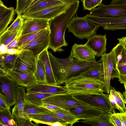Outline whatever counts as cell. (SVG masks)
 Here are the masks:
<instances>
[{
    "mask_svg": "<svg viewBox=\"0 0 126 126\" xmlns=\"http://www.w3.org/2000/svg\"><path fill=\"white\" fill-rule=\"evenodd\" d=\"M79 0L70 5L64 12L49 20V42L48 48L54 52H62V47L67 46L68 44L64 38L65 33L68 25L78 9Z\"/></svg>",
    "mask_w": 126,
    "mask_h": 126,
    "instance_id": "obj_1",
    "label": "cell"
},
{
    "mask_svg": "<svg viewBox=\"0 0 126 126\" xmlns=\"http://www.w3.org/2000/svg\"><path fill=\"white\" fill-rule=\"evenodd\" d=\"M64 84L67 94L72 95L103 92L104 83L101 80L78 76L69 79Z\"/></svg>",
    "mask_w": 126,
    "mask_h": 126,
    "instance_id": "obj_2",
    "label": "cell"
},
{
    "mask_svg": "<svg viewBox=\"0 0 126 126\" xmlns=\"http://www.w3.org/2000/svg\"><path fill=\"white\" fill-rule=\"evenodd\" d=\"M100 26L89 20L86 16L82 17L74 15L69 22L67 28L76 37L83 39L94 35Z\"/></svg>",
    "mask_w": 126,
    "mask_h": 126,
    "instance_id": "obj_3",
    "label": "cell"
},
{
    "mask_svg": "<svg viewBox=\"0 0 126 126\" xmlns=\"http://www.w3.org/2000/svg\"><path fill=\"white\" fill-rule=\"evenodd\" d=\"M78 100L90 105L110 112H115V110L110 104L108 94L103 92L81 94L73 95Z\"/></svg>",
    "mask_w": 126,
    "mask_h": 126,
    "instance_id": "obj_4",
    "label": "cell"
},
{
    "mask_svg": "<svg viewBox=\"0 0 126 126\" xmlns=\"http://www.w3.org/2000/svg\"><path fill=\"white\" fill-rule=\"evenodd\" d=\"M101 57L99 61L102 63L103 67V81L104 86L103 91L109 94L111 87L110 80L115 78H118L119 74L116 68L113 53L112 50L108 53L105 52Z\"/></svg>",
    "mask_w": 126,
    "mask_h": 126,
    "instance_id": "obj_5",
    "label": "cell"
},
{
    "mask_svg": "<svg viewBox=\"0 0 126 126\" xmlns=\"http://www.w3.org/2000/svg\"><path fill=\"white\" fill-rule=\"evenodd\" d=\"M18 86L15 80L4 73L0 74V95L10 107L16 103V89Z\"/></svg>",
    "mask_w": 126,
    "mask_h": 126,
    "instance_id": "obj_6",
    "label": "cell"
},
{
    "mask_svg": "<svg viewBox=\"0 0 126 126\" xmlns=\"http://www.w3.org/2000/svg\"><path fill=\"white\" fill-rule=\"evenodd\" d=\"M15 64L12 69L27 73H34L36 66L37 57L30 50H22L18 55Z\"/></svg>",
    "mask_w": 126,
    "mask_h": 126,
    "instance_id": "obj_7",
    "label": "cell"
},
{
    "mask_svg": "<svg viewBox=\"0 0 126 126\" xmlns=\"http://www.w3.org/2000/svg\"><path fill=\"white\" fill-rule=\"evenodd\" d=\"M41 100L43 103L53 105L67 110L76 106L88 105L78 100L73 95L68 94L53 95Z\"/></svg>",
    "mask_w": 126,
    "mask_h": 126,
    "instance_id": "obj_8",
    "label": "cell"
},
{
    "mask_svg": "<svg viewBox=\"0 0 126 126\" xmlns=\"http://www.w3.org/2000/svg\"><path fill=\"white\" fill-rule=\"evenodd\" d=\"M69 110L79 120L95 118L106 113H111L88 105L76 106L71 108Z\"/></svg>",
    "mask_w": 126,
    "mask_h": 126,
    "instance_id": "obj_9",
    "label": "cell"
},
{
    "mask_svg": "<svg viewBox=\"0 0 126 126\" xmlns=\"http://www.w3.org/2000/svg\"><path fill=\"white\" fill-rule=\"evenodd\" d=\"M69 6L63 3L30 14H22L21 16L24 19L38 18L49 21L65 12Z\"/></svg>",
    "mask_w": 126,
    "mask_h": 126,
    "instance_id": "obj_10",
    "label": "cell"
},
{
    "mask_svg": "<svg viewBox=\"0 0 126 126\" xmlns=\"http://www.w3.org/2000/svg\"><path fill=\"white\" fill-rule=\"evenodd\" d=\"M117 39L119 43L111 50L113 53L119 74L126 75V38L122 37Z\"/></svg>",
    "mask_w": 126,
    "mask_h": 126,
    "instance_id": "obj_11",
    "label": "cell"
},
{
    "mask_svg": "<svg viewBox=\"0 0 126 126\" xmlns=\"http://www.w3.org/2000/svg\"><path fill=\"white\" fill-rule=\"evenodd\" d=\"M88 15L98 16L118 17L126 16V6H119L102 3L91 10Z\"/></svg>",
    "mask_w": 126,
    "mask_h": 126,
    "instance_id": "obj_12",
    "label": "cell"
},
{
    "mask_svg": "<svg viewBox=\"0 0 126 126\" xmlns=\"http://www.w3.org/2000/svg\"><path fill=\"white\" fill-rule=\"evenodd\" d=\"M26 93L25 87L19 86L17 87L16 103L12 109V114L17 120L18 126H23L25 118L24 110L26 102Z\"/></svg>",
    "mask_w": 126,
    "mask_h": 126,
    "instance_id": "obj_13",
    "label": "cell"
},
{
    "mask_svg": "<svg viewBox=\"0 0 126 126\" xmlns=\"http://www.w3.org/2000/svg\"><path fill=\"white\" fill-rule=\"evenodd\" d=\"M49 32L47 33L18 48L20 50L31 51L37 57L45 49L48 48L49 42Z\"/></svg>",
    "mask_w": 126,
    "mask_h": 126,
    "instance_id": "obj_14",
    "label": "cell"
},
{
    "mask_svg": "<svg viewBox=\"0 0 126 126\" xmlns=\"http://www.w3.org/2000/svg\"><path fill=\"white\" fill-rule=\"evenodd\" d=\"M4 73L15 80L18 86L26 87L27 88L37 83L33 73L19 72L12 69H8Z\"/></svg>",
    "mask_w": 126,
    "mask_h": 126,
    "instance_id": "obj_15",
    "label": "cell"
},
{
    "mask_svg": "<svg viewBox=\"0 0 126 126\" xmlns=\"http://www.w3.org/2000/svg\"><path fill=\"white\" fill-rule=\"evenodd\" d=\"M49 21L48 20L28 18L23 21L21 36L49 28Z\"/></svg>",
    "mask_w": 126,
    "mask_h": 126,
    "instance_id": "obj_16",
    "label": "cell"
},
{
    "mask_svg": "<svg viewBox=\"0 0 126 126\" xmlns=\"http://www.w3.org/2000/svg\"><path fill=\"white\" fill-rule=\"evenodd\" d=\"M27 93H47L53 95L67 94L64 86L53 85L45 83H37L32 86L27 88Z\"/></svg>",
    "mask_w": 126,
    "mask_h": 126,
    "instance_id": "obj_17",
    "label": "cell"
},
{
    "mask_svg": "<svg viewBox=\"0 0 126 126\" xmlns=\"http://www.w3.org/2000/svg\"><path fill=\"white\" fill-rule=\"evenodd\" d=\"M107 40L106 34H94L88 39L85 44L95 53L96 56H101L106 51Z\"/></svg>",
    "mask_w": 126,
    "mask_h": 126,
    "instance_id": "obj_18",
    "label": "cell"
},
{
    "mask_svg": "<svg viewBox=\"0 0 126 126\" xmlns=\"http://www.w3.org/2000/svg\"><path fill=\"white\" fill-rule=\"evenodd\" d=\"M71 52L74 58L80 60L85 61H96L95 54L85 44H74Z\"/></svg>",
    "mask_w": 126,
    "mask_h": 126,
    "instance_id": "obj_19",
    "label": "cell"
},
{
    "mask_svg": "<svg viewBox=\"0 0 126 126\" xmlns=\"http://www.w3.org/2000/svg\"><path fill=\"white\" fill-rule=\"evenodd\" d=\"M47 49H46L41 53L38 56V58L41 61L44 67L46 74L45 83L57 86L49 58Z\"/></svg>",
    "mask_w": 126,
    "mask_h": 126,
    "instance_id": "obj_20",
    "label": "cell"
},
{
    "mask_svg": "<svg viewBox=\"0 0 126 126\" xmlns=\"http://www.w3.org/2000/svg\"><path fill=\"white\" fill-rule=\"evenodd\" d=\"M87 19L100 26L117 23L126 21V16L118 17L98 16L87 14L85 16Z\"/></svg>",
    "mask_w": 126,
    "mask_h": 126,
    "instance_id": "obj_21",
    "label": "cell"
},
{
    "mask_svg": "<svg viewBox=\"0 0 126 126\" xmlns=\"http://www.w3.org/2000/svg\"><path fill=\"white\" fill-rule=\"evenodd\" d=\"M27 118L37 124L41 123L45 124L47 123L59 122L65 124L66 126H69L63 120L51 115L50 112L32 115Z\"/></svg>",
    "mask_w": 126,
    "mask_h": 126,
    "instance_id": "obj_22",
    "label": "cell"
},
{
    "mask_svg": "<svg viewBox=\"0 0 126 126\" xmlns=\"http://www.w3.org/2000/svg\"><path fill=\"white\" fill-rule=\"evenodd\" d=\"M63 3V2L58 0H45L28 8L22 14H30Z\"/></svg>",
    "mask_w": 126,
    "mask_h": 126,
    "instance_id": "obj_23",
    "label": "cell"
},
{
    "mask_svg": "<svg viewBox=\"0 0 126 126\" xmlns=\"http://www.w3.org/2000/svg\"><path fill=\"white\" fill-rule=\"evenodd\" d=\"M15 12L14 8L10 7L9 10L0 15V36L6 30L13 20Z\"/></svg>",
    "mask_w": 126,
    "mask_h": 126,
    "instance_id": "obj_24",
    "label": "cell"
},
{
    "mask_svg": "<svg viewBox=\"0 0 126 126\" xmlns=\"http://www.w3.org/2000/svg\"><path fill=\"white\" fill-rule=\"evenodd\" d=\"M100 62L95 66L89 69L78 76L99 79L103 81L104 78L103 67L102 63L101 62Z\"/></svg>",
    "mask_w": 126,
    "mask_h": 126,
    "instance_id": "obj_25",
    "label": "cell"
},
{
    "mask_svg": "<svg viewBox=\"0 0 126 126\" xmlns=\"http://www.w3.org/2000/svg\"><path fill=\"white\" fill-rule=\"evenodd\" d=\"M50 114L53 116L63 120L69 126H72L75 123L79 122V120L69 110L53 111Z\"/></svg>",
    "mask_w": 126,
    "mask_h": 126,
    "instance_id": "obj_26",
    "label": "cell"
},
{
    "mask_svg": "<svg viewBox=\"0 0 126 126\" xmlns=\"http://www.w3.org/2000/svg\"><path fill=\"white\" fill-rule=\"evenodd\" d=\"M18 56V55H11L8 53L0 54V66L3 69V72L7 70L13 69Z\"/></svg>",
    "mask_w": 126,
    "mask_h": 126,
    "instance_id": "obj_27",
    "label": "cell"
},
{
    "mask_svg": "<svg viewBox=\"0 0 126 126\" xmlns=\"http://www.w3.org/2000/svg\"><path fill=\"white\" fill-rule=\"evenodd\" d=\"M53 95L47 93H28L26 94V102L32 105L43 106L41 100Z\"/></svg>",
    "mask_w": 126,
    "mask_h": 126,
    "instance_id": "obj_28",
    "label": "cell"
},
{
    "mask_svg": "<svg viewBox=\"0 0 126 126\" xmlns=\"http://www.w3.org/2000/svg\"><path fill=\"white\" fill-rule=\"evenodd\" d=\"M111 113H107L95 118L86 119L80 122L82 123L96 126H113L110 123L109 118Z\"/></svg>",
    "mask_w": 126,
    "mask_h": 126,
    "instance_id": "obj_29",
    "label": "cell"
},
{
    "mask_svg": "<svg viewBox=\"0 0 126 126\" xmlns=\"http://www.w3.org/2000/svg\"><path fill=\"white\" fill-rule=\"evenodd\" d=\"M49 32V28L47 29L21 36L18 44V48L30 42L47 33Z\"/></svg>",
    "mask_w": 126,
    "mask_h": 126,
    "instance_id": "obj_30",
    "label": "cell"
},
{
    "mask_svg": "<svg viewBox=\"0 0 126 126\" xmlns=\"http://www.w3.org/2000/svg\"><path fill=\"white\" fill-rule=\"evenodd\" d=\"M10 109L0 110V122L4 126H17L18 121Z\"/></svg>",
    "mask_w": 126,
    "mask_h": 126,
    "instance_id": "obj_31",
    "label": "cell"
},
{
    "mask_svg": "<svg viewBox=\"0 0 126 126\" xmlns=\"http://www.w3.org/2000/svg\"><path fill=\"white\" fill-rule=\"evenodd\" d=\"M52 112L50 110L43 106L30 104L25 102L24 110L25 118L32 115L49 113Z\"/></svg>",
    "mask_w": 126,
    "mask_h": 126,
    "instance_id": "obj_32",
    "label": "cell"
},
{
    "mask_svg": "<svg viewBox=\"0 0 126 126\" xmlns=\"http://www.w3.org/2000/svg\"><path fill=\"white\" fill-rule=\"evenodd\" d=\"M109 93L113 95L117 109L119 111L120 113H123L126 111V99L123 94L119 91H116L114 87L111 86Z\"/></svg>",
    "mask_w": 126,
    "mask_h": 126,
    "instance_id": "obj_33",
    "label": "cell"
},
{
    "mask_svg": "<svg viewBox=\"0 0 126 126\" xmlns=\"http://www.w3.org/2000/svg\"><path fill=\"white\" fill-rule=\"evenodd\" d=\"M37 83H45L46 74L44 65L41 62L37 57L36 66L35 70L34 73Z\"/></svg>",
    "mask_w": 126,
    "mask_h": 126,
    "instance_id": "obj_34",
    "label": "cell"
},
{
    "mask_svg": "<svg viewBox=\"0 0 126 126\" xmlns=\"http://www.w3.org/2000/svg\"><path fill=\"white\" fill-rule=\"evenodd\" d=\"M21 30L6 31L0 36V45L3 44L8 45L19 33Z\"/></svg>",
    "mask_w": 126,
    "mask_h": 126,
    "instance_id": "obj_35",
    "label": "cell"
},
{
    "mask_svg": "<svg viewBox=\"0 0 126 126\" xmlns=\"http://www.w3.org/2000/svg\"><path fill=\"white\" fill-rule=\"evenodd\" d=\"M16 0V6L15 11L17 15H21L32 1V0Z\"/></svg>",
    "mask_w": 126,
    "mask_h": 126,
    "instance_id": "obj_36",
    "label": "cell"
},
{
    "mask_svg": "<svg viewBox=\"0 0 126 126\" xmlns=\"http://www.w3.org/2000/svg\"><path fill=\"white\" fill-rule=\"evenodd\" d=\"M24 19L21 15H17L16 19L6 30L8 31L21 30L23 21Z\"/></svg>",
    "mask_w": 126,
    "mask_h": 126,
    "instance_id": "obj_37",
    "label": "cell"
},
{
    "mask_svg": "<svg viewBox=\"0 0 126 126\" xmlns=\"http://www.w3.org/2000/svg\"><path fill=\"white\" fill-rule=\"evenodd\" d=\"M102 0H83V5L84 10L91 11L99 6Z\"/></svg>",
    "mask_w": 126,
    "mask_h": 126,
    "instance_id": "obj_38",
    "label": "cell"
},
{
    "mask_svg": "<svg viewBox=\"0 0 126 126\" xmlns=\"http://www.w3.org/2000/svg\"><path fill=\"white\" fill-rule=\"evenodd\" d=\"M105 30L114 31L120 29H126V21L115 24L105 25L102 26Z\"/></svg>",
    "mask_w": 126,
    "mask_h": 126,
    "instance_id": "obj_39",
    "label": "cell"
},
{
    "mask_svg": "<svg viewBox=\"0 0 126 126\" xmlns=\"http://www.w3.org/2000/svg\"><path fill=\"white\" fill-rule=\"evenodd\" d=\"M110 123L113 126H121V123L116 113L110 114L109 118Z\"/></svg>",
    "mask_w": 126,
    "mask_h": 126,
    "instance_id": "obj_40",
    "label": "cell"
},
{
    "mask_svg": "<svg viewBox=\"0 0 126 126\" xmlns=\"http://www.w3.org/2000/svg\"><path fill=\"white\" fill-rule=\"evenodd\" d=\"M21 36V32L18 34L13 40L7 46V49L16 48L18 49V41Z\"/></svg>",
    "mask_w": 126,
    "mask_h": 126,
    "instance_id": "obj_41",
    "label": "cell"
},
{
    "mask_svg": "<svg viewBox=\"0 0 126 126\" xmlns=\"http://www.w3.org/2000/svg\"><path fill=\"white\" fill-rule=\"evenodd\" d=\"M10 107L4 98L0 95V110L10 109Z\"/></svg>",
    "mask_w": 126,
    "mask_h": 126,
    "instance_id": "obj_42",
    "label": "cell"
},
{
    "mask_svg": "<svg viewBox=\"0 0 126 126\" xmlns=\"http://www.w3.org/2000/svg\"><path fill=\"white\" fill-rule=\"evenodd\" d=\"M42 106L50 110L51 111H61L64 110L55 105L48 104L43 103Z\"/></svg>",
    "mask_w": 126,
    "mask_h": 126,
    "instance_id": "obj_43",
    "label": "cell"
},
{
    "mask_svg": "<svg viewBox=\"0 0 126 126\" xmlns=\"http://www.w3.org/2000/svg\"><path fill=\"white\" fill-rule=\"evenodd\" d=\"M121 123V126H126V111L123 113H116Z\"/></svg>",
    "mask_w": 126,
    "mask_h": 126,
    "instance_id": "obj_44",
    "label": "cell"
},
{
    "mask_svg": "<svg viewBox=\"0 0 126 126\" xmlns=\"http://www.w3.org/2000/svg\"><path fill=\"white\" fill-rule=\"evenodd\" d=\"M110 5L119 6H126V0H113Z\"/></svg>",
    "mask_w": 126,
    "mask_h": 126,
    "instance_id": "obj_45",
    "label": "cell"
},
{
    "mask_svg": "<svg viewBox=\"0 0 126 126\" xmlns=\"http://www.w3.org/2000/svg\"><path fill=\"white\" fill-rule=\"evenodd\" d=\"M32 121L29 118H25L23 123V126H38L37 124H33L32 122Z\"/></svg>",
    "mask_w": 126,
    "mask_h": 126,
    "instance_id": "obj_46",
    "label": "cell"
},
{
    "mask_svg": "<svg viewBox=\"0 0 126 126\" xmlns=\"http://www.w3.org/2000/svg\"><path fill=\"white\" fill-rule=\"evenodd\" d=\"M22 50L16 48L8 49L7 53L11 55H18L21 52Z\"/></svg>",
    "mask_w": 126,
    "mask_h": 126,
    "instance_id": "obj_47",
    "label": "cell"
},
{
    "mask_svg": "<svg viewBox=\"0 0 126 126\" xmlns=\"http://www.w3.org/2000/svg\"><path fill=\"white\" fill-rule=\"evenodd\" d=\"M118 80L120 83L124 85L125 88V91H126V75H119L118 77Z\"/></svg>",
    "mask_w": 126,
    "mask_h": 126,
    "instance_id": "obj_48",
    "label": "cell"
},
{
    "mask_svg": "<svg viewBox=\"0 0 126 126\" xmlns=\"http://www.w3.org/2000/svg\"><path fill=\"white\" fill-rule=\"evenodd\" d=\"M10 7H8L6 6L1 0H0V15L4 12L8 10Z\"/></svg>",
    "mask_w": 126,
    "mask_h": 126,
    "instance_id": "obj_49",
    "label": "cell"
},
{
    "mask_svg": "<svg viewBox=\"0 0 126 126\" xmlns=\"http://www.w3.org/2000/svg\"><path fill=\"white\" fill-rule=\"evenodd\" d=\"M7 50L6 46L3 44L0 45V54L7 53Z\"/></svg>",
    "mask_w": 126,
    "mask_h": 126,
    "instance_id": "obj_50",
    "label": "cell"
},
{
    "mask_svg": "<svg viewBox=\"0 0 126 126\" xmlns=\"http://www.w3.org/2000/svg\"><path fill=\"white\" fill-rule=\"evenodd\" d=\"M45 124L50 126H66L65 124L59 122H57L54 123H47Z\"/></svg>",
    "mask_w": 126,
    "mask_h": 126,
    "instance_id": "obj_51",
    "label": "cell"
},
{
    "mask_svg": "<svg viewBox=\"0 0 126 126\" xmlns=\"http://www.w3.org/2000/svg\"><path fill=\"white\" fill-rule=\"evenodd\" d=\"M68 5H70L72 4L74 2H76L77 1L79 0H58Z\"/></svg>",
    "mask_w": 126,
    "mask_h": 126,
    "instance_id": "obj_52",
    "label": "cell"
},
{
    "mask_svg": "<svg viewBox=\"0 0 126 126\" xmlns=\"http://www.w3.org/2000/svg\"><path fill=\"white\" fill-rule=\"evenodd\" d=\"M44 0H33L28 8Z\"/></svg>",
    "mask_w": 126,
    "mask_h": 126,
    "instance_id": "obj_53",
    "label": "cell"
},
{
    "mask_svg": "<svg viewBox=\"0 0 126 126\" xmlns=\"http://www.w3.org/2000/svg\"><path fill=\"white\" fill-rule=\"evenodd\" d=\"M3 72V70L2 68L0 66V74Z\"/></svg>",
    "mask_w": 126,
    "mask_h": 126,
    "instance_id": "obj_54",
    "label": "cell"
},
{
    "mask_svg": "<svg viewBox=\"0 0 126 126\" xmlns=\"http://www.w3.org/2000/svg\"><path fill=\"white\" fill-rule=\"evenodd\" d=\"M123 94L125 98L126 99V91L123 93Z\"/></svg>",
    "mask_w": 126,
    "mask_h": 126,
    "instance_id": "obj_55",
    "label": "cell"
},
{
    "mask_svg": "<svg viewBox=\"0 0 126 126\" xmlns=\"http://www.w3.org/2000/svg\"><path fill=\"white\" fill-rule=\"evenodd\" d=\"M0 126H4V125L0 122Z\"/></svg>",
    "mask_w": 126,
    "mask_h": 126,
    "instance_id": "obj_56",
    "label": "cell"
},
{
    "mask_svg": "<svg viewBox=\"0 0 126 126\" xmlns=\"http://www.w3.org/2000/svg\"></svg>",
    "mask_w": 126,
    "mask_h": 126,
    "instance_id": "obj_57",
    "label": "cell"
}]
</instances>
